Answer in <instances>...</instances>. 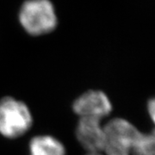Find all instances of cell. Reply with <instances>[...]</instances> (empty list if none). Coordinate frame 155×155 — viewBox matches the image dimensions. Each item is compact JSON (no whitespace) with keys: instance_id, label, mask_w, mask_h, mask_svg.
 I'll return each mask as SVG.
<instances>
[{"instance_id":"cell-4","label":"cell","mask_w":155,"mask_h":155,"mask_svg":"<svg viewBox=\"0 0 155 155\" xmlns=\"http://www.w3.org/2000/svg\"><path fill=\"white\" fill-rule=\"evenodd\" d=\"M72 110L79 118L102 121L110 115L113 105L106 93L100 90H90L74 100Z\"/></svg>"},{"instance_id":"cell-7","label":"cell","mask_w":155,"mask_h":155,"mask_svg":"<svg viewBox=\"0 0 155 155\" xmlns=\"http://www.w3.org/2000/svg\"><path fill=\"white\" fill-rule=\"evenodd\" d=\"M155 138L153 131L143 133L139 131L132 148L131 155H154Z\"/></svg>"},{"instance_id":"cell-3","label":"cell","mask_w":155,"mask_h":155,"mask_svg":"<svg viewBox=\"0 0 155 155\" xmlns=\"http://www.w3.org/2000/svg\"><path fill=\"white\" fill-rule=\"evenodd\" d=\"M104 155H131L134 142L139 133L133 123L117 117L104 125Z\"/></svg>"},{"instance_id":"cell-2","label":"cell","mask_w":155,"mask_h":155,"mask_svg":"<svg viewBox=\"0 0 155 155\" xmlns=\"http://www.w3.org/2000/svg\"><path fill=\"white\" fill-rule=\"evenodd\" d=\"M33 115L28 106L13 97L0 99V135L7 139H17L30 130Z\"/></svg>"},{"instance_id":"cell-6","label":"cell","mask_w":155,"mask_h":155,"mask_svg":"<svg viewBox=\"0 0 155 155\" xmlns=\"http://www.w3.org/2000/svg\"><path fill=\"white\" fill-rule=\"evenodd\" d=\"M29 155H66L67 150L60 140L48 134L36 135L28 144Z\"/></svg>"},{"instance_id":"cell-8","label":"cell","mask_w":155,"mask_h":155,"mask_svg":"<svg viewBox=\"0 0 155 155\" xmlns=\"http://www.w3.org/2000/svg\"><path fill=\"white\" fill-rule=\"evenodd\" d=\"M154 99L153 98L150 99L148 101V104H147V111H148V114H149L150 117H151V119H152L153 122L154 120Z\"/></svg>"},{"instance_id":"cell-5","label":"cell","mask_w":155,"mask_h":155,"mask_svg":"<svg viewBox=\"0 0 155 155\" xmlns=\"http://www.w3.org/2000/svg\"><path fill=\"white\" fill-rule=\"evenodd\" d=\"M75 134L78 143L87 153H102L104 147V127L102 121L79 118Z\"/></svg>"},{"instance_id":"cell-1","label":"cell","mask_w":155,"mask_h":155,"mask_svg":"<svg viewBox=\"0 0 155 155\" xmlns=\"http://www.w3.org/2000/svg\"><path fill=\"white\" fill-rule=\"evenodd\" d=\"M18 19L22 28L33 36L51 33L58 24L55 9L50 0H26L20 8Z\"/></svg>"},{"instance_id":"cell-9","label":"cell","mask_w":155,"mask_h":155,"mask_svg":"<svg viewBox=\"0 0 155 155\" xmlns=\"http://www.w3.org/2000/svg\"><path fill=\"white\" fill-rule=\"evenodd\" d=\"M86 155H104L102 153H87Z\"/></svg>"}]
</instances>
